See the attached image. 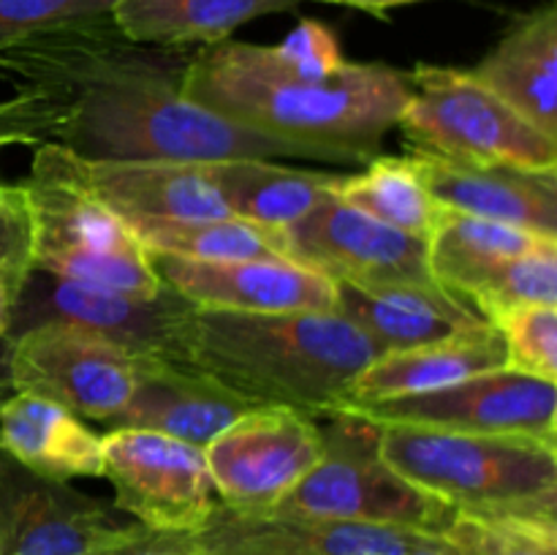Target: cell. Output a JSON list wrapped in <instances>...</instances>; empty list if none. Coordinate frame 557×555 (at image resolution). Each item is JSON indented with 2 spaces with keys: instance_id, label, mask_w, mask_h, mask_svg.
<instances>
[{
  "instance_id": "obj_1",
  "label": "cell",
  "mask_w": 557,
  "mask_h": 555,
  "mask_svg": "<svg viewBox=\"0 0 557 555\" xmlns=\"http://www.w3.org/2000/svg\"><path fill=\"white\" fill-rule=\"evenodd\" d=\"M196 49L125 36L112 14L44 27L0 49V82L30 92L47 141L82 161H326L313 147L245 128L183 92Z\"/></svg>"
},
{
  "instance_id": "obj_2",
  "label": "cell",
  "mask_w": 557,
  "mask_h": 555,
  "mask_svg": "<svg viewBox=\"0 0 557 555\" xmlns=\"http://www.w3.org/2000/svg\"><path fill=\"white\" fill-rule=\"evenodd\" d=\"M183 92L245 128L313 147L330 163H362L397 128L411 85L408 71L384 63H308L281 44L226 38L196 49Z\"/></svg>"
},
{
  "instance_id": "obj_3",
  "label": "cell",
  "mask_w": 557,
  "mask_h": 555,
  "mask_svg": "<svg viewBox=\"0 0 557 555\" xmlns=\"http://www.w3.org/2000/svg\"><path fill=\"white\" fill-rule=\"evenodd\" d=\"M381 354L341 313H232L194 308L185 365L250 406H283L313 419L341 414L354 381Z\"/></svg>"
},
{
  "instance_id": "obj_4",
  "label": "cell",
  "mask_w": 557,
  "mask_h": 555,
  "mask_svg": "<svg viewBox=\"0 0 557 555\" xmlns=\"http://www.w3.org/2000/svg\"><path fill=\"white\" fill-rule=\"evenodd\" d=\"M379 455L460 515L557 517V444L375 424Z\"/></svg>"
},
{
  "instance_id": "obj_5",
  "label": "cell",
  "mask_w": 557,
  "mask_h": 555,
  "mask_svg": "<svg viewBox=\"0 0 557 555\" xmlns=\"http://www.w3.org/2000/svg\"><path fill=\"white\" fill-rule=\"evenodd\" d=\"M22 180L30 215L33 270L128 297H156L163 288L128 223L90 188L82 158L54 141L33 147Z\"/></svg>"
},
{
  "instance_id": "obj_6",
  "label": "cell",
  "mask_w": 557,
  "mask_h": 555,
  "mask_svg": "<svg viewBox=\"0 0 557 555\" xmlns=\"http://www.w3.org/2000/svg\"><path fill=\"white\" fill-rule=\"evenodd\" d=\"M321 460L261 517L277 520H354L449 533L457 509L395 471L375 446V424L332 414Z\"/></svg>"
},
{
  "instance_id": "obj_7",
  "label": "cell",
  "mask_w": 557,
  "mask_h": 555,
  "mask_svg": "<svg viewBox=\"0 0 557 555\" xmlns=\"http://www.w3.org/2000/svg\"><path fill=\"white\" fill-rule=\"evenodd\" d=\"M408 85L397 128L413 152L479 166L557 169V139L528 123L471 71L419 63L408 71Z\"/></svg>"
},
{
  "instance_id": "obj_8",
  "label": "cell",
  "mask_w": 557,
  "mask_h": 555,
  "mask_svg": "<svg viewBox=\"0 0 557 555\" xmlns=\"http://www.w3.org/2000/svg\"><path fill=\"white\" fill-rule=\"evenodd\" d=\"M139 357L74 321H38L9 335L3 370L11 392H30L79 419L109 422L128 403Z\"/></svg>"
},
{
  "instance_id": "obj_9",
  "label": "cell",
  "mask_w": 557,
  "mask_h": 555,
  "mask_svg": "<svg viewBox=\"0 0 557 555\" xmlns=\"http://www.w3.org/2000/svg\"><path fill=\"white\" fill-rule=\"evenodd\" d=\"M103 479L114 509L158 531H205L221 511L205 449L156 430L112 428L101 435Z\"/></svg>"
},
{
  "instance_id": "obj_10",
  "label": "cell",
  "mask_w": 557,
  "mask_h": 555,
  "mask_svg": "<svg viewBox=\"0 0 557 555\" xmlns=\"http://www.w3.org/2000/svg\"><path fill=\"white\" fill-rule=\"evenodd\" d=\"M321 455V419L283 406L248 408L205 446L218 498L245 517L267 515Z\"/></svg>"
},
{
  "instance_id": "obj_11",
  "label": "cell",
  "mask_w": 557,
  "mask_h": 555,
  "mask_svg": "<svg viewBox=\"0 0 557 555\" xmlns=\"http://www.w3.org/2000/svg\"><path fill=\"white\" fill-rule=\"evenodd\" d=\"M341 414H351L373 424L525 435V439L557 444V384L511 368L471 375L424 395L343 408Z\"/></svg>"
},
{
  "instance_id": "obj_12",
  "label": "cell",
  "mask_w": 557,
  "mask_h": 555,
  "mask_svg": "<svg viewBox=\"0 0 557 555\" xmlns=\"http://www.w3.org/2000/svg\"><path fill=\"white\" fill-rule=\"evenodd\" d=\"M194 308L169 286L145 299L33 270L16 297L9 335L38 321H74L139 359L185 365V332Z\"/></svg>"
},
{
  "instance_id": "obj_13",
  "label": "cell",
  "mask_w": 557,
  "mask_h": 555,
  "mask_svg": "<svg viewBox=\"0 0 557 555\" xmlns=\"http://www.w3.org/2000/svg\"><path fill=\"white\" fill-rule=\"evenodd\" d=\"M283 254L294 264L354 286L435 283L428 270V243L384 226L330 196L302 221L281 232Z\"/></svg>"
},
{
  "instance_id": "obj_14",
  "label": "cell",
  "mask_w": 557,
  "mask_h": 555,
  "mask_svg": "<svg viewBox=\"0 0 557 555\" xmlns=\"http://www.w3.org/2000/svg\"><path fill=\"white\" fill-rule=\"evenodd\" d=\"M0 452V555H109L134 522Z\"/></svg>"
},
{
  "instance_id": "obj_15",
  "label": "cell",
  "mask_w": 557,
  "mask_h": 555,
  "mask_svg": "<svg viewBox=\"0 0 557 555\" xmlns=\"http://www.w3.org/2000/svg\"><path fill=\"white\" fill-rule=\"evenodd\" d=\"M150 261L163 286L196 308L232 313L335 310V283L294 261H196L161 254H150Z\"/></svg>"
},
{
  "instance_id": "obj_16",
  "label": "cell",
  "mask_w": 557,
  "mask_h": 555,
  "mask_svg": "<svg viewBox=\"0 0 557 555\" xmlns=\"http://www.w3.org/2000/svg\"><path fill=\"white\" fill-rule=\"evenodd\" d=\"M413 166L441 207L557 239V169L479 166L413 152Z\"/></svg>"
},
{
  "instance_id": "obj_17",
  "label": "cell",
  "mask_w": 557,
  "mask_h": 555,
  "mask_svg": "<svg viewBox=\"0 0 557 555\" xmlns=\"http://www.w3.org/2000/svg\"><path fill=\"white\" fill-rule=\"evenodd\" d=\"M248 408L256 406L190 365L169 362V359H141L128 403L117 417L103 424L107 430H156V433L172 435V439L188 441L205 449Z\"/></svg>"
},
{
  "instance_id": "obj_18",
  "label": "cell",
  "mask_w": 557,
  "mask_h": 555,
  "mask_svg": "<svg viewBox=\"0 0 557 555\" xmlns=\"http://www.w3.org/2000/svg\"><path fill=\"white\" fill-rule=\"evenodd\" d=\"M335 283V313L362 330L381 351L428 346L490 324L471 303L438 283L354 286Z\"/></svg>"
},
{
  "instance_id": "obj_19",
  "label": "cell",
  "mask_w": 557,
  "mask_h": 555,
  "mask_svg": "<svg viewBox=\"0 0 557 555\" xmlns=\"http://www.w3.org/2000/svg\"><path fill=\"white\" fill-rule=\"evenodd\" d=\"M98 199L125 223L145 218L228 215L210 163L185 161H82Z\"/></svg>"
},
{
  "instance_id": "obj_20",
  "label": "cell",
  "mask_w": 557,
  "mask_h": 555,
  "mask_svg": "<svg viewBox=\"0 0 557 555\" xmlns=\"http://www.w3.org/2000/svg\"><path fill=\"white\" fill-rule=\"evenodd\" d=\"M517 114L557 139V5L517 16L471 71Z\"/></svg>"
},
{
  "instance_id": "obj_21",
  "label": "cell",
  "mask_w": 557,
  "mask_h": 555,
  "mask_svg": "<svg viewBox=\"0 0 557 555\" xmlns=\"http://www.w3.org/2000/svg\"><path fill=\"white\" fill-rule=\"evenodd\" d=\"M500 368H506L504 337L498 326L484 324L428 346L381 351L354 381L346 408L424 395Z\"/></svg>"
},
{
  "instance_id": "obj_22",
  "label": "cell",
  "mask_w": 557,
  "mask_h": 555,
  "mask_svg": "<svg viewBox=\"0 0 557 555\" xmlns=\"http://www.w3.org/2000/svg\"><path fill=\"white\" fill-rule=\"evenodd\" d=\"M0 452L52 482L103 477L101 435L69 408L30 392L0 400Z\"/></svg>"
},
{
  "instance_id": "obj_23",
  "label": "cell",
  "mask_w": 557,
  "mask_h": 555,
  "mask_svg": "<svg viewBox=\"0 0 557 555\" xmlns=\"http://www.w3.org/2000/svg\"><path fill=\"white\" fill-rule=\"evenodd\" d=\"M228 215L283 232L337 194L346 174L283 166L277 161L210 163Z\"/></svg>"
},
{
  "instance_id": "obj_24",
  "label": "cell",
  "mask_w": 557,
  "mask_h": 555,
  "mask_svg": "<svg viewBox=\"0 0 557 555\" xmlns=\"http://www.w3.org/2000/svg\"><path fill=\"white\" fill-rule=\"evenodd\" d=\"M299 0H117L112 20L128 38L158 47H207L267 14L297 9Z\"/></svg>"
},
{
  "instance_id": "obj_25",
  "label": "cell",
  "mask_w": 557,
  "mask_h": 555,
  "mask_svg": "<svg viewBox=\"0 0 557 555\" xmlns=\"http://www.w3.org/2000/svg\"><path fill=\"white\" fill-rule=\"evenodd\" d=\"M542 234L506 226L487 218L446 210L428 237L430 278L446 292L471 303V294L498 270L504 261L533 248Z\"/></svg>"
},
{
  "instance_id": "obj_26",
  "label": "cell",
  "mask_w": 557,
  "mask_h": 555,
  "mask_svg": "<svg viewBox=\"0 0 557 555\" xmlns=\"http://www.w3.org/2000/svg\"><path fill=\"white\" fill-rule=\"evenodd\" d=\"M131 232L147 254L180 256L196 261L270 259L288 261L281 232L243 221V218H145L131 223Z\"/></svg>"
},
{
  "instance_id": "obj_27",
  "label": "cell",
  "mask_w": 557,
  "mask_h": 555,
  "mask_svg": "<svg viewBox=\"0 0 557 555\" xmlns=\"http://www.w3.org/2000/svg\"><path fill=\"white\" fill-rule=\"evenodd\" d=\"M337 196L384 226L424 243L446 212L428 190L411 156H373L364 172L343 177Z\"/></svg>"
},
{
  "instance_id": "obj_28",
  "label": "cell",
  "mask_w": 557,
  "mask_h": 555,
  "mask_svg": "<svg viewBox=\"0 0 557 555\" xmlns=\"http://www.w3.org/2000/svg\"><path fill=\"white\" fill-rule=\"evenodd\" d=\"M471 305L495 324L506 313L533 305L557 308V239H542L533 248L511 256L476 292Z\"/></svg>"
},
{
  "instance_id": "obj_29",
  "label": "cell",
  "mask_w": 557,
  "mask_h": 555,
  "mask_svg": "<svg viewBox=\"0 0 557 555\" xmlns=\"http://www.w3.org/2000/svg\"><path fill=\"white\" fill-rule=\"evenodd\" d=\"M275 522L288 539L310 555H408L419 531L400 526H379V522L354 520H277Z\"/></svg>"
},
{
  "instance_id": "obj_30",
  "label": "cell",
  "mask_w": 557,
  "mask_h": 555,
  "mask_svg": "<svg viewBox=\"0 0 557 555\" xmlns=\"http://www.w3.org/2000/svg\"><path fill=\"white\" fill-rule=\"evenodd\" d=\"M471 555H557V517L460 515L451 526Z\"/></svg>"
},
{
  "instance_id": "obj_31",
  "label": "cell",
  "mask_w": 557,
  "mask_h": 555,
  "mask_svg": "<svg viewBox=\"0 0 557 555\" xmlns=\"http://www.w3.org/2000/svg\"><path fill=\"white\" fill-rule=\"evenodd\" d=\"M506 346V368L557 384V308L533 305L495 321Z\"/></svg>"
},
{
  "instance_id": "obj_32",
  "label": "cell",
  "mask_w": 557,
  "mask_h": 555,
  "mask_svg": "<svg viewBox=\"0 0 557 555\" xmlns=\"http://www.w3.org/2000/svg\"><path fill=\"white\" fill-rule=\"evenodd\" d=\"M201 539L205 555H310L267 517L234 515L223 504Z\"/></svg>"
},
{
  "instance_id": "obj_33",
  "label": "cell",
  "mask_w": 557,
  "mask_h": 555,
  "mask_svg": "<svg viewBox=\"0 0 557 555\" xmlns=\"http://www.w3.org/2000/svg\"><path fill=\"white\" fill-rule=\"evenodd\" d=\"M117 0H0V49L44 27L112 14Z\"/></svg>"
},
{
  "instance_id": "obj_34",
  "label": "cell",
  "mask_w": 557,
  "mask_h": 555,
  "mask_svg": "<svg viewBox=\"0 0 557 555\" xmlns=\"http://www.w3.org/2000/svg\"><path fill=\"white\" fill-rule=\"evenodd\" d=\"M0 272L30 278L33 243L30 215L20 183H0Z\"/></svg>"
},
{
  "instance_id": "obj_35",
  "label": "cell",
  "mask_w": 557,
  "mask_h": 555,
  "mask_svg": "<svg viewBox=\"0 0 557 555\" xmlns=\"http://www.w3.org/2000/svg\"><path fill=\"white\" fill-rule=\"evenodd\" d=\"M47 141V118L30 92H14L0 101V156L9 147H38ZM3 183V174H0Z\"/></svg>"
},
{
  "instance_id": "obj_36",
  "label": "cell",
  "mask_w": 557,
  "mask_h": 555,
  "mask_svg": "<svg viewBox=\"0 0 557 555\" xmlns=\"http://www.w3.org/2000/svg\"><path fill=\"white\" fill-rule=\"evenodd\" d=\"M109 555H205L201 531H158L134 522Z\"/></svg>"
},
{
  "instance_id": "obj_37",
  "label": "cell",
  "mask_w": 557,
  "mask_h": 555,
  "mask_svg": "<svg viewBox=\"0 0 557 555\" xmlns=\"http://www.w3.org/2000/svg\"><path fill=\"white\" fill-rule=\"evenodd\" d=\"M408 555H471V550L451 533H422Z\"/></svg>"
},
{
  "instance_id": "obj_38",
  "label": "cell",
  "mask_w": 557,
  "mask_h": 555,
  "mask_svg": "<svg viewBox=\"0 0 557 555\" xmlns=\"http://www.w3.org/2000/svg\"><path fill=\"white\" fill-rule=\"evenodd\" d=\"M22 286H25V278L0 272V341L9 337L11 319H14V305H16V297H20Z\"/></svg>"
},
{
  "instance_id": "obj_39",
  "label": "cell",
  "mask_w": 557,
  "mask_h": 555,
  "mask_svg": "<svg viewBox=\"0 0 557 555\" xmlns=\"http://www.w3.org/2000/svg\"><path fill=\"white\" fill-rule=\"evenodd\" d=\"M313 3H330V5H348V9L368 11V14L386 16L392 9H400V5L422 3V0H313Z\"/></svg>"
},
{
  "instance_id": "obj_40",
  "label": "cell",
  "mask_w": 557,
  "mask_h": 555,
  "mask_svg": "<svg viewBox=\"0 0 557 555\" xmlns=\"http://www.w3.org/2000/svg\"><path fill=\"white\" fill-rule=\"evenodd\" d=\"M9 379H5V370H3V365H0V400H3L5 395H9Z\"/></svg>"
}]
</instances>
